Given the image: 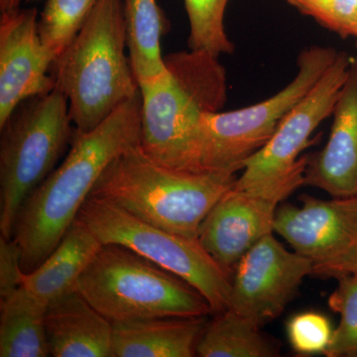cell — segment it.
<instances>
[{
	"mask_svg": "<svg viewBox=\"0 0 357 357\" xmlns=\"http://www.w3.org/2000/svg\"><path fill=\"white\" fill-rule=\"evenodd\" d=\"M141 93L86 132L76 130L64 161L25 199L13 238L30 273L60 243L93 188L115 158L139 144Z\"/></svg>",
	"mask_w": 357,
	"mask_h": 357,
	"instance_id": "1",
	"label": "cell"
},
{
	"mask_svg": "<svg viewBox=\"0 0 357 357\" xmlns=\"http://www.w3.org/2000/svg\"><path fill=\"white\" fill-rule=\"evenodd\" d=\"M123 0H100L51 68L79 132L93 130L140 89L126 55Z\"/></svg>",
	"mask_w": 357,
	"mask_h": 357,
	"instance_id": "2",
	"label": "cell"
},
{
	"mask_svg": "<svg viewBox=\"0 0 357 357\" xmlns=\"http://www.w3.org/2000/svg\"><path fill=\"white\" fill-rule=\"evenodd\" d=\"M236 178V174L168 168L137 144L107 166L91 196L168 231L198 238L202 222Z\"/></svg>",
	"mask_w": 357,
	"mask_h": 357,
	"instance_id": "3",
	"label": "cell"
},
{
	"mask_svg": "<svg viewBox=\"0 0 357 357\" xmlns=\"http://www.w3.org/2000/svg\"><path fill=\"white\" fill-rule=\"evenodd\" d=\"M165 64L163 74L139 84V146L161 165L201 172L202 117L204 112L222 109L227 88L217 73L204 63L172 57Z\"/></svg>",
	"mask_w": 357,
	"mask_h": 357,
	"instance_id": "4",
	"label": "cell"
},
{
	"mask_svg": "<svg viewBox=\"0 0 357 357\" xmlns=\"http://www.w3.org/2000/svg\"><path fill=\"white\" fill-rule=\"evenodd\" d=\"M76 290L112 324L213 314L197 289L119 244H103Z\"/></svg>",
	"mask_w": 357,
	"mask_h": 357,
	"instance_id": "5",
	"label": "cell"
},
{
	"mask_svg": "<svg viewBox=\"0 0 357 357\" xmlns=\"http://www.w3.org/2000/svg\"><path fill=\"white\" fill-rule=\"evenodd\" d=\"M0 236L13 238L21 206L48 177L76 128L58 89L21 102L0 126Z\"/></svg>",
	"mask_w": 357,
	"mask_h": 357,
	"instance_id": "6",
	"label": "cell"
},
{
	"mask_svg": "<svg viewBox=\"0 0 357 357\" xmlns=\"http://www.w3.org/2000/svg\"><path fill=\"white\" fill-rule=\"evenodd\" d=\"M340 52L314 45L301 52L296 77L267 100L231 112H204L201 121L202 172L236 174L261 149L288 112L330 69Z\"/></svg>",
	"mask_w": 357,
	"mask_h": 357,
	"instance_id": "7",
	"label": "cell"
},
{
	"mask_svg": "<svg viewBox=\"0 0 357 357\" xmlns=\"http://www.w3.org/2000/svg\"><path fill=\"white\" fill-rule=\"evenodd\" d=\"M79 218L102 244L128 248L189 283L206 298L213 314L229 309L231 273L198 238L161 229L95 196L86 199Z\"/></svg>",
	"mask_w": 357,
	"mask_h": 357,
	"instance_id": "8",
	"label": "cell"
},
{
	"mask_svg": "<svg viewBox=\"0 0 357 357\" xmlns=\"http://www.w3.org/2000/svg\"><path fill=\"white\" fill-rule=\"evenodd\" d=\"M351 58L340 52L330 69L314 88L284 117L272 137L244 164L237 177V189L305 185L309 155L301 156L312 142L319 124L333 115L347 75Z\"/></svg>",
	"mask_w": 357,
	"mask_h": 357,
	"instance_id": "9",
	"label": "cell"
},
{
	"mask_svg": "<svg viewBox=\"0 0 357 357\" xmlns=\"http://www.w3.org/2000/svg\"><path fill=\"white\" fill-rule=\"evenodd\" d=\"M314 271V260L267 234L234 268L229 307L260 325L278 318Z\"/></svg>",
	"mask_w": 357,
	"mask_h": 357,
	"instance_id": "10",
	"label": "cell"
},
{
	"mask_svg": "<svg viewBox=\"0 0 357 357\" xmlns=\"http://www.w3.org/2000/svg\"><path fill=\"white\" fill-rule=\"evenodd\" d=\"M295 191V188L286 185L250 189H237L234 185L202 222L199 243L232 273L249 249L274 232L279 206Z\"/></svg>",
	"mask_w": 357,
	"mask_h": 357,
	"instance_id": "11",
	"label": "cell"
},
{
	"mask_svg": "<svg viewBox=\"0 0 357 357\" xmlns=\"http://www.w3.org/2000/svg\"><path fill=\"white\" fill-rule=\"evenodd\" d=\"M37 8L0 16V126L26 100L55 89V58L42 42Z\"/></svg>",
	"mask_w": 357,
	"mask_h": 357,
	"instance_id": "12",
	"label": "cell"
},
{
	"mask_svg": "<svg viewBox=\"0 0 357 357\" xmlns=\"http://www.w3.org/2000/svg\"><path fill=\"white\" fill-rule=\"evenodd\" d=\"M301 202L281 204L275 218V234L294 250L316 263L357 248V196L330 201L304 196Z\"/></svg>",
	"mask_w": 357,
	"mask_h": 357,
	"instance_id": "13",
	"label": "cell"
},
{
	"mask_svg": "<svg viewBox=\"0 0 357 357\" xmlns=\"http://www.w3.org/2000/svg\"><path fill=\"white\" fill-rule=\"evenodd\" d=\"M330 136L321 151L309 155L305 185L332 198L357 196V57L335 103Z\"/></svg>",
	"mask_w": 357,
	"mask_h": 357,
	"instance_id": "14",
	"label": "cell"
},
{
	"mask_svg": "<svg viewBox=\"0 0 357 357\" xmlns=\"http://www.w3.org/2000/svg\"><path fill=\"white\" fill-rule=\"evenodd\" d=\"M46 331L54 357H114V324L79 291L51 301Z\"/></svg>",
	"mask_w": 357,
	"mask_h": 357,
	"instance_id": "15",
	"label": "cell"
},
{
	"mask_svg": "<svg viewBox=\"0 0 357 357\" xmlns=\"http://www.w3.org/2000/svg\"><path fill=\"white\" fill-rule=\"evenodd\" d=\"M206 317H162L114 324V357H192Z\"/></svg>",
	"mask_w": 357,
	"mask_h": 357,
	"instance_id": "16",
	"label": "cell"
},
{
	"mask_svg": "<svg viewBox=\"0 0 357 357\" xmlns=\"http://www.w3.org/2000/svg\"><path fill=\"white\" fill-rule=\"evenodd\" d=\"M103 245L79 217L38 267L23 276V287L49 304L76 290L77 281Z\"/></svg>",
	"mask_w": 357,
	"mask_h": 357,
	"instance_id": "17",
	"label": "cell"
},
{
	"mask_svg": "<svg viewBox=\"0 0 357 357\" xmlns=\"http://www.w3.org/2000/svg\"><path fill=\"white\" fill-rule=\"evenodd\" d=\"M47 307L23 286L0 298V356H50Z\"/></svg>",
	"mask_w": 357,
	"mask_h": 357,
	"instance_id": "18",
	"label": "cell"
},
{
	"mask_svg": "<svg viewBox=\"0 0 357 357\" xmlns=\"http://www.w3.org/2000/svg\"><path fill=\"white\" fill-rule=\"evenodd\" d=\"M129 60L138 84L167 70L161 41L170 24L157 0H123Z\"/></svg>",
	"mask_w": 357,
	"mask_h": 357,
	"instance_id": "19",
	"label": "cell"
},
{
	"mask_svg": "<svg viewBox=\"0 0 357 357\" xmlns=\"http://www.w3.org/2000/svg\"><path fill=\"white\" fill-rule=\"evenodd\" d=\"M262 325L227 309L206 324L197 345L201 357H276L280 345L261 331Z\"/></svg>",
	"mask_w": 357,
	"mask_h": 357,
	"instance_id": "20",
	"label": "cell"
},
{
	"mask_svg": "<svg viewBox=\"0 0 357 357\" xmlns=\"http://www.w3.org/2000/svg\"><path fill=\"white\" fill-rule=\"evenodd\" d=\"M100 0H47L39 13L42 42L57 59L76 38Z\"/></svg>",
	"mask_w": 357,
	"mask_h": 357,
	"instance_id": "21",
	"label": "cell"
},
{
	"mask_svg": "<svg viewBox=\"0 0 357 357\" xmlns=\"http://www.w3.org/2000/svg\"><path fill=\"white\" fill-rule=\"evenodd\" d=\"M229 0H184L190 22V50L206 52L215 57L230 54L234 45L225 29Z\"/></svg>",
	"mask_w": 357,
	"mask_h": 357,
	"instance_id": "22",
	"label": "cell"
},
{
	"mask_svg": "<svg viewBox=\"0 0 357 357\" xmlns=\"http://www.w3.org/2000/svg\"><path fill=\"white\" fill-rule=\"evenodd\" d=\"M337 286L328 297V307L340 314L337 328L325 356L357 357V278L354 275L335 277Z\"/></svg>",
	"mask_w": 357,
	"mask_h": 357,
	"instance_id": "23",
	"label": "cell"
},
{
	"mask_svg": "<svg viewBox=\"0 0 357 357\" xmlns=\"http://www.w3.org/2000/svg\"><path fill=\"white\" fill-rule=\"evenodd\" d=\"M286 331L294 351L305 356L326 354L333 335L330 319L318 312L294 314L288 321Z\"/></svg>",
	"mask_w": 357,
	"mask_h": 357,
	"instance_id": "24",
	"label": "cell"
},
{
	"mask_svg": "<svg viewBox=\"0 0 357 357\" xmlns=\"http://www.w3.org/2000/svg\"><path fill=\"white\" fill-rule=\"evenodd\" d=\"M300 13L340 36L356 37L357 0H286Z\"/></svg>",
	"mask_w": 357,
	"mask_h": 357,
	"instance_id": "25",
	"label": "cell"
},
{
	"mask_svg": "<svg viewBox=\"0 0 357 357\" xmlns=\"http://www.w3.org/2000/svg\"><path fill=\"white\" fill-rule=\"evenodd\" d=\"M24 274L17 243L0 236V298L21 287Z\"/></svg>",
	"mask_w": 357,
	"mask_h": 357,
	"instance_id": "26",
	"label": "cell"
},
{
	"mask_svg": "<svg viewBox=\"0 0 357 357\" xmlns=\"http://www.w3.org/2000/svg\"><path fill=\"white\" fill-rule=\"evenodd\" d=\"M312 274L326 278H335L342 274H351L357 278V248L325 260L314 263Z\"/></svg>",
	"mask_w": 357,
	"mask_h": 357,
	"instance_id": "27",
	"label": "cell"
},
{
	"mask_svg": "<svg viewBox=\"0 0 357 357\" xmlns=\"http://www.w3.org/2000/svg\"><path fill=\"white\" fill-rule=\"evenodd\" d=\"M22 0H0V13H13L20 9Z\"/></svg>",
	"mask_w": 357,
	"mask_h": 357,
	"instance_id": "28",
	"label": "cell"
},
{
	"mask_svg": "<svg viewBox=\"0 0 357 357\" xmlns=\"http://www.w3.org/2000/svg\"><path fill=\"white\" fill-rule=\"evenodd\" d=\"M26 1L30 2V1H34V0H26Z\"/></svg>",
	"mask_w": 357,
	"mask_h": 357,
	"instance_id": "29",
	"label": "cell"
},
{
	"mask_svg": "<svg viewBox=\"0 0 357 357\" xmlns=\"http://www.w3.org/2000/svg\"><path fill=\"white\" fill-rule=\"evenodd\" d=\"M356 46H357V32H356Z\"/></svg>",
	"mask_w": 357,
	"mask_h": 357,
	"instance_id": "30",
	"label": "cell"
}]
</instances>
